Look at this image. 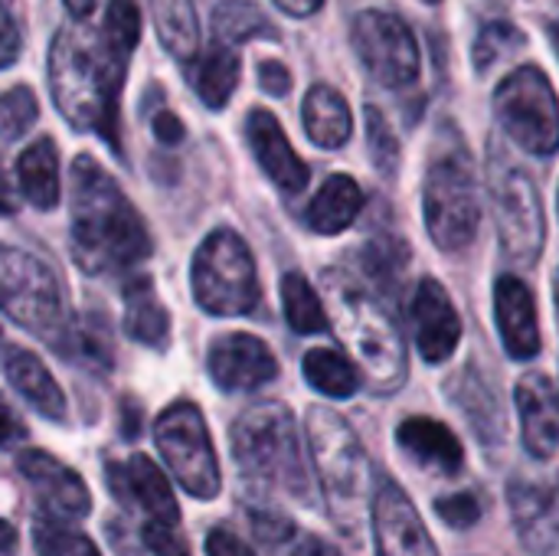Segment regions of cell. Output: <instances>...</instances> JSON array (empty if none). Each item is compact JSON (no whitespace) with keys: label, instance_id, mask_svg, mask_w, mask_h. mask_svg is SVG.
Wrapping results in <instances>:
<instances>
[{"label":"cell","instance_id":"cell-19","mask_svg":"<svg viewBox=\"0 0 559 556\" xmlns=\"http://www.w3.org/2000/svg\"><path fill=\"white\" fill-rule=\"evenodd\" d=\"M495 315H498V331H501L504 351L514 360H531L540 354V324H537L534 292L521 279H514V275L498 279Z\"/></svg>","mask_w":559,"mask_h":556},{"label":"cell","instance_id":"cell-33","mask_svg":"<svg viewBox=\"0 0 559 556\" xmlns=\"http://www.w3.org/2000/svg\"><path fill=\"white\" fill-rule=\"evenodd\" d=\"M33 547H36L39 556H102L98 547L85 534L66 528L59 518L36 521V528H33Z\"/></svg>","mask_w":559,"mask_h":556},{"label":"cell","instance_id":"cell-35","mask_svg":"<svg viewBox=\"0 0 559 556\" xmlns=\"http://www.w3.org/2000/svg\"><path fill=\"white\" fill-rule=\"evenodd\" d=\"M66 357H79L98 370L111 367V341H108V328H102L98 321H85L79 328H69V338L62 344Z\"/></svg>","mask_w":559,"mask_h":556},{"label":"cell","instance_id":"cell-34","mask_svg":"<svg viewBox=\"0 0 559 556\" xmlns=\"http://www.w3.org/2000/svg\"><path fill=\"white\" fill-rule=\"evenodd\" d=\"M527 43V36L514 26V23H508V20H498V23H488L481 33H478V39H475V66H478V72H488L498 59H504V56H511L514 49H521Z\"/></svg>","mask_w":559,"mask_h":556},{"label":"cell","instance_id":"cell-37","mask_svg":"<svg viewBox=\"0 0 559 556\" xmlns=\"http://www.w3.org/2000/svg\"><path fill=\"white\" fill-rule=\"evenodd\" d=\"M252 531L255 541L269 551L272 556H282L288 551V544L298 537V528L288 514L275 511V508H252Z\"/></svg>","mask_w":559,"mask_h":556},{"label":"cell","instance_id":"cell-50","mask_svg":"<svg viewBox=\"0 0 559 556\" xmlns=\"http://www.w3.org/2000/svg\"><path fill=\"white\" fill-rule=\"evenodd\" d=\"M16 551V531H13V524H3V554L13 556Z\"/></svg>","mask_w":559,"mask_h":556},{"label":"cell","instance_id":"cell-11","mask_svg":"<svg viewBox=\"0 0 559 556\" xmlns=\"http://www.w3.org/2000/svg\"><path fill=\"white\" fill-rule=\"evenodd\" d=\"M157 452L164 456L170 475L180 482V488L200 501H210L219 495L223 475L216 462V449L206 429L203 413L193 403H174L157 416L154 426Z\"/></svg>","mask_w":559,"mask_h":556},{"label":"cell","instance_id":"cell-17","mask_svg":"<svg viewBox=\"0 0 559 556\" xmlns=\"http://www.w3.org/2000/svg\"><path fill=\"white\" fill-rule=\"evenodd\" d=\"M108 485H111V495L124 508H141L151 521H164V524L180 521L177 498H174L164 472L147 456H131L128 462H111Z\"/></svg>","mask_w":559,"mask_h":556},{"label":"cell","instance_id":"cell-14","mask_svg":"<svg viewBox=\"0 0 559 556\" xmlns=\"http://www.w3.org/2000/svg\"><path fill=\"white\" fill-rule=\"evenodd\" d=\"M210 377L226 393H249L262 383H272L278 377V360L269 351L265 341L252 334H226L216 338L206 357Z\"/></svg>","mask_w":559,"mask_h":556},{"label":"cell","instance_id":"cell-18","mask_svg":"<svg viewBox=\"0 0 559 556\" xmlns=\"http://www.w3.org/2000/svg\"><path fill=\"white\" fill-rule=\"evenodd\" d=\"M246 141L259 161V167L269 174V180L285 190V193H298L301 187H308V164L295 154L292 141L285 138L278 118L265 108L249 111L246 118Z\"/></svg>","mask_w":559,"mask_h":556},{"label":"cell","instance_id":"cell-48","mask_svg":"<svg viewBox=\"0 0 559 556\" xmlns=\"http://www.w3.org/2000/svg\"><path fill=\"white\" fill-rule=\"evenodd\" d=\"M138 416H141V410L124 403V410H121V423H124V426H121V436H124V439H134V436H138V429H141V426H138Z\"/></svg>","mask_w":559,"mask_h":556},{"label":"cell","instance_id":"cell-46","mask_svg":"<svg viewBox=\"0 0 559 556\" xmlns=\"http://www.w3.org/2000/svg\"><path fill=\"white\" fill-rule=\"evenodd\" d=\"M16 52H20V29H16V20H13V13L7 7V13H3V46H0L3 66H13Z\"/></svg>","mask_w":559,"mask_h":556},{"label":"cell","instance_id":"cell-10","mask_svg":"<svg viewBox=\"0 0 559 556\" xmlns=\"http://www.w3.org/2000/svg\"><path fill=\"white\" fill-rule=\"evenodd\" d=\"M495 115L504 134L527 154L554 157L559 151V98L544 69H514L495 92Z\"/></svg>","mask_w":559,"mask_h":556},{"label":"cell","instance_id":"cell-43","mask_svg":"<svg viewBox=\"0 0 559 556\" xmlns=\"http://www.w3.org/2000/svg\"><path fill=\"white\" fill-rule=\"evenodd\" d=\"M259 85H262L272 98H282V95L292 92V72H288L282 62L265 59V62H259Z\"/></svg>","mask_w":559,"mask_h":556},{"label":"cell","instance_id":"cell-47","mask_svg":"<svg viewBox=\"0 0 559 556\" xmlns=\"http://www.w3.org/2000/svg\"><path fill=\"white\" fill-rule=\"evenodd\" d=\"M285 13H292V16H311V13H318L321 10V3L324 0H275Z\"/></svg>","mask_w":559,"mask_h":556},{"label":"cell","instance_id":"cell-5","mask_svg":"<svg viewBox=\"0 0 559 556\" xmlns=\"http://www.w3.org/2000/svg\"><path fill=\"white\" fill-rule=\"evenodd\" d=\"M308 446L314 475L328 505L334 528L347 537H357L367 524L370 498V459L344 416L328 406L308 410Z\"/></svg>","mask_w":559,"mask_h":556},{"label":"cell","instance_id":"cell-31","mask_svg":"<svg viewBox=\"0 0 559 556\" xmlns=\"http://www.w3.org/2000/svg\"><path fill=\"white\" fill-rule=\"evenodd\" d=\"M282 305H285V321L295 334H321L331 324V311L324 298L311 288V282L301 272L282 275Z\"/></svg>","mask_w":559,"mask_h":556},{"label":"cell","instance_id":"cell-52","mask_svg":"<svg viewBox=\"0 0 559 556\" xmlns=\"http://www.w3.org/2000/svg\"><path fill=\"white\" fill-rule=\"evenodd\" d=\"M557 318H559V272H557Z\"/></svg>","mask_w":559,"mask_h":556},{"label":"cell","instance_id":"cell-36","mask_svg":"<svg viewBox=\"0 0 559 556\" xmlns=\"http://www.w3.org/2000/svg\"><path fill=\"white\" fill-rule=\"evenodd\" d=\"M364 121H367V147H370V157H373V167L390 177L400 164V141L386 121V115L377 108V105H367L364 111Z\"/></svg>","mask_w":559,"mask_h":556},{"label":"cell","instance_id":"cell-7","mask_svg":"<svg viewBox=\"0 0 559 556\" xmlns=\"http://www.w3.org/2000/svg\"><path fill=\"white\" fill-rule=\"evenodd\" d=\"M0 301H3V311L13 324L26 328L29 334H36L49 347L62 351L72 324L66 318L59 282L39 256L16 249V246L3 249V256H0Z\"/></svg>","mask_w":559,"mask_h":556},{"label":"cell","instance_id":"cell-21","mask_svg":"<svg viewBox=\"0 0 559 556\" xmlns=\"http://www.w3.org/2000/svg\"><path fill=\"white\" fill-rule=\"evenodd\" d=\"M396 442L400 449L423 469H432V472H442V475H455L462 472V462H465V449L459 442V436L436 423V419H426V416H413L406 423H400L396 429Z\"/></svg>","mask_w":559,"mask_h":556},{"label":"cell","instance_id":"cell-22","mask_svg":"<svg viewBox=\"0 0 559 556\" xmlns=\"http://www.w3.org/2000/svg\"><path fill=\"white\" fill-rule=\"evenodd\" d=\"M3 374H7V383L46 419H56L62 423L66 419V397H62V387L52 380V374L43 367V360L16 344H7L3 347Z\"/></svg>","mask_w":559,"mask_h":556},{"label":"cell","instance_id":"cell-1","mask_svg":"<svg viewBox=\"0 0 559 556\" xmlns=\"http://www.w3.org/2000/svg\"><path fill=\"white\" fill-rule=\"evenodd\" d=\"M128 56L105 29L66 23L49 49V92L75 131H98L118 147V95Z\"/></svg>","mask_w":559,"mask_h":556},{"label":"cell","instance_id":"cell-45","mask_svg":"<svg viewBox=\"0 0 559 556\" xmlns=\"http://www.w3.org/2000/svg\"><path fill=\"white\" fill-rule=\"evenodd\" d=\"M282 556H341V551H337L334 544L321 541V537H305V534H298Z\"/></svg>","mask_w":559,"mask_h":556},{"label":"cell","instance_id":"cell-27","mask_svg":"<svg viewBox=\"0 0 559 556\" xmlns=\"http://www.w3.org/2000/svg\"><path fill=\"white\" fill-rule=\"evenodd\" d=\"M151 13L164 49L174 59L190 62L200 49V20L193 0H151Z\"/></svg>","mask_w":559,"mask_h":556},{"label":"cell","instance_id":"cell-39","mask_svg":"<svg viewBox=\"0 0 559 556\" xmlns=\"http://www.w3.org/2000/svg\"><path fill=\"white\" fill-rule=\"evenodd\" d=\"M36 115H39V105H36L33 88H26V85L7 88V95L0 102V121H3L7 141H16L20 134H26V128L36 121Z\"/></svg>","mask_w":559,"mask_h":556},{"label":"cell","instance_id":"cell-44","mask_svg":"<svg viewBox=\"0 0 559 556\" xmlns=\"http://www.w3.org/2000/svg\"><path fill=\"white\" fill-rule=\"evenodd\" d=\"M151 128H154V138L164 141V144H180L183 134H187L183 131V121L174 111H157L154 121H151Z\"/></svg>","mask_w":559,"mask_h":556},{"label":"cell","instance_id":"cell-23","mask_svg":"<svg viewBox=\"0 0 559 556\" xmlns=\"http://www.w3.org/2000/svg\"><path fill=\"white\" fill-rule=\"evenodd\" d=\"M16 187L23 200L36 210H52L59 203V151L52 138H36L16 161Z\"/></svg>","mask_w":559,"mask_h":556},{"label":"cell","instance_id":"cell-53","mask_svg":"<svg viewBox=\"0 0 559 556\" xmlns=\"http://www.w3.org/2000/svg\"><path fill=\"white\" fill-rule=\"evenodd\" d=\"M423 3H442V0H423Z\"/></svg>","mask_w":559,"mask_h":556},{"label":"cell","instance_id":"cell-16","mask_svg":"<svg viewBox=\"0 0 559 556\" xmlns=\"http://www.w3.org/2000/svg\"><path fill=\"white\" fill-rule=\"evenodd\" d=\"M409 318H413V334H416V347L423 360L445 364L462 341V318L449 292L436 279L419 282L409 301Z\"/></svg>","mask_w":559,"mask_h":556},{"label":"cell","instance_id":"cell-30","mask_svg":"<svg viewBox=\"0 0 559 556\" xmlns=\"http://www.w3.org/2000/svg\"><path fill=\"white\" fill-rule=\"evenodd\" d=\"M301 370H305L308 387H314L318 393H324V397H331V400H350V397L360 390V374H357V367H354L344 354H337V351H331V347H314V351H308L305 360H301Z\"/></svg>","mask_w":559,"mask_h":556},{"label":"cell","instance_id":"cell-29","mask_svg":"<svg viewBox=\"0 0 559 556\" xmlns=\"http://www.w3.org/2000/svg\"><path fill=\"white\" fill-rule=\"evenodd\" d=\"M236 85H239V56L226 43L210 49L193 66V88L203 98V105H210L213 111L226 108V102L233 98Z\"/></svg>","mask_w":559,"mask_h":556},{"label":"cell","instance_id":"cell-24","mask_svg":"<svg viewBox=\"0 0 559 556\" xmlns=\"http://www.w3.org/2000/svg\"><path fill=\"white\" fill-rule=\"evenodd\" d=\"M364 210V190L354 177L347 174H334L324 180V187L318 190V197L308 206V226L321 236H334L344 233L347 226H354V220Z\"/></svg>","mask_w":559,"mask_h":556},{"label":"cell","instance_id":"cell-28","mask_svg":"<svg viewBox=\"0 0 559 556\" xmlns=\"http://www.w3.org/2000/svg\"><path fill=\"white\" fill-rule=\"evenodd\" d=\"M213 33L226 46H239L249 39H278V26L252 0H223L213 10Z\"/></svg>","mask_w":559,"mask_h":556},{"label":"cell","instance_id":"cell-41","mask_svg":"<svg viewBox=\"0 0 559 556\" xmlns=\"http://www.w3.org/2000/svg\"><path fill=\"white\" fill-rule=\"evenodd\" d=\"M177 524H164V521H147L141 531L144 547L154 556H190L187 541L174 531Z\"/></svg>","mask_w":559,"mask_h":556},{"label":"cell","instance_id":"cell-32","mask_svg":"<svg viewBox=\"0 0 559 556\" xmlns=\"http://www.w3.org/2000/svg\"><path fill=\"white\" fill-rule=\"evenodd\" d=\"M360 262H364V272L367 279L383 288V292H396L406 269H409V249L403 239L396 236H377L373 242H367L360 249Z\"/></svg>","mask_w":559,"mask_h":556},{"label":"cell","instance_id":"cell-25","mask_svg":"<svg viewBox=\"0 0 559 556\" xmlns=\"http://www.w3.org/2000/svg\"><path fill=\"white\" fill-rule=\"evenodd\" d=\"M301 121H305L308 138L318 147H328V151L344 147L347 138H350V128H354V118H350V108H347L344 95L334 92L331 85H314L305 95Z\"/></svg>","mask_w":559,"mask_h":556},{"label":"cell","instance_id":"cell-8","mask_svg":"<svg viewBox=\"0 0 559 556\" xmlns=\"http://www.w3.org/2000/svg\"><path fill=\"white\" fill-rule=\"evenodd\" d=\"M488 187H491V203H495V220L504 252L521 265H534L544 252L547 216L531 174L518 167L504 147L491 144Z\"/></svg>","mask_w":559,"mask_h":556},{"label":"cell","instance_id":"cell-38","mask_svg":"<svg viewBox=\"0 0 559 556\" xmlns=\"http://www.w3.org/2000/svg\"><path fill=\"white\" fill-rule=\"evenodd\" d=\"M102 29L108 33V39L124 56H131V49L138 46V36H141V10H138V3L134 0H108Z\"/></svg>","mask_w":559,"mask_h":556},{"label":"cell","instance_id":"cell-12","mask_svg":"<svg viewBox=\"0 0 559 556\" xmlns=\"http://www.w3.org/2000/svg\"><path fill=\"white\" fill-rule=\"evenodd\" d=\"M350 46L364 72L383 88H406L419 75L416 36L400 16L386 10L357 13L350 26Z\"/></svg>","mask_w":559,"mask_h":556},{"label":"cell","instance_id":"cell-6","mask_svg":"<svg viewBox=\"0 0 559 556\" xmlns=\"http://www.w3.org/2000/svg\"><path fill=\"white\" fill-rule=\"evenodd\" d=\"M190 288L210 315H249L259 305V275L246 239L233 229H213L193 252Z\"/></svg>","mask_w":559,"mask_h":556},{"label":"cell","instance_id":"cell-20","mask_svg":"<svg viewBox=\"0 0 559 556\" xmlns=\"http://www.w3.org/2000/svg\"><path fill=\"white\" fill-rule=\"evenodd\" d=\"M518 413L524 449L534 459H550L559 449V397L544 374H527L518 380Z\"/></svg>","mask_w":559,"mask_h":556},{"label":"cell","instance_id":"cell-49","mask_svg":"<svg viewBox=\"0 0 559 556\" xmlns=\"http://www.w3.org/2000/svg\"><path fill=\"white\" fill-rule=\"evenodd\" d=\"M66 7H69V13H72V16H79V20H82V16H88V13L95 10V0H66Z\"/></svg>","mask_w":559,"mask_h":556},{"label":"cell","instance_id":"cell-4","mask_svg":"<svg viewBox=\"0 0 559 556\" xmlns=\"http://www.w3.org/2000/svg\"><path fill=\"white\" fill-rule=\"evenodd\" d=\"M324 305L344 344L357 354L377 393H393L406 380V344L393 315L347 272L328 269L321 279Z\"/></svg>","mask_w":559,"mask_h":556},{"label":"cell","instance_id":"cell-26","mask_svg":"<svg viewBox=\"0 0 559 556\" xmlns=\"http://www.w3.org/2000/svg\"><path fill=\"white\" fill-rule=\"evenodd\" d=\"M124 331L144 347H167L170 315L151 288V279H134L124 288Z\"/></svg>","mask_w":559,"mask_h":556},{"label":"cell","instance_id":"cell-42","mask_svg":"<svg viewBox=\"0 0 559 556\" xmlns=\"http://www.w3.org/2000/svg\"><path fill=\"white\" fill-rule=\"evenodd\" d=\"M206 556H255V551H252L246 541H239L233 531L213 528V531L206 534Z\"/></svg>","mask_w":559,"mask_h":556},{"label":"cell","instance_id":"cell-9","mask_svg":"<svg viewBox=\"0 0 559 556\" xmlns=\"http://www.w3.org/2000/svg\"><path fill=\"white\" fill-rule=\"evenodd\" d=\"M423 210H426V229L442 252H459L475 239L481 203H478V187L468 157L459 147L436 154L429 161Z\"/></svg>","mask_w":559,"mask_h":556},{"label":"cell","instance_id":"cell-13","mask_svg":"<svg viewBox=\"0 0 559 556\" xmlns=\"http://www.w3.org/2000/svg\"><path fill=\"white\" fill-rule=\"evenodd\" d=\"M370 531L377 556H439L416 505L396 482H383L373 492Z\"/></svg>","mask_w":559,"mask_h":556},{"label":"cell","instance_id":"cell-51","mask_svg":"<svg viewBox=\"0 0 559 556\" xmlns=\"http://www.w3.org/2000/svg\"><path fill=\"white\" fill-rule=\"evenodd\" d=\"M554 46H557V52H559V20L554 23Z\"/></svg>","mask_w":559,"mask_h":556},{"label":"cell","instance_id":"cell-2","mask_svg":"<svg viewBox=\"0 0 559 556\" xmlns=\"http://www.w3.org/2000/svg\"><path fill=\"white\" fill-rule=\"evenodd\" d=\"M72 259L85 275L131 269L151 256V233L118 180L82 154L72 161Z\"/></svg>","mask_w":559,"mask_h":556},{"label":"cell","instance_id":"cell-3","mask_svg":"<svg viewBox=\"0 0 559 556\" xmlns=\"http://www.w3.org/2000/svg\"><path fill=\"white\" fill-rule=\"evenodd\" d=\"M233 459L255 495L311 501V478L301 456V436L285 403L265 400L249 406L229 433Z\"/></svg>","mask_w":559,"mask_h":556},{"label":"cell","instance_id":"cell-40","mask_svg":"<svg viewBox=\"0 0 559 556\" xmlns=\"http://www.w3.org/2000/svg\"><path fill=\"white\" fill-rule=\"evenodd\" d=\"M436 514L449 528L465 531V528H475L481 521V501L472 492H455V495H445V498L436 501Z\"/></svg>","mask_w":559,"mask_h":556},{"label":"cell","instance_id":"cell-15","mask_svg":"<svg viewBox=\"0 0 559 556\" xmlns=\"http://www.w3.org/2000/svg\"><path fill=\"white\" fill-rule=\"evenodd\" d=\"M16 469L29 482V488L36 492V498L49 518L79 521L92 511V495H88L85 482L69 465L52 459L49 452L26 449V452H20Z\"/></svg>","mask_w":559,"mask_h":556}]
</instances>
